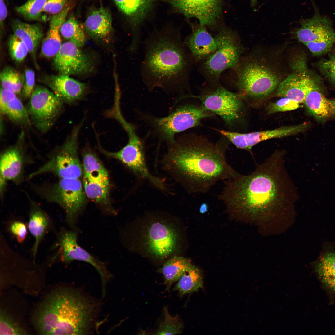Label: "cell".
I'll list each match as a JSON object with an SVG mask.
<instances>
[{"instance_id":"cell-1","label":"cell","mask_w":335,"mask_h":335,"mask_svg":"<svg viewBox=\"0 0 335 335\" xmlns=\"http://www.w3.org/2000/svg\"><path fill=\"white\" fill-rule=\"evenodd\" d=\"M285 153L276 151L248 175L238 172L224 180L218 198L235 214L269 212L291 208L298 199L285 166Z\"/></svg>"},{"instance_id":"cell-2","label":"cell","mask_w":335,"mask_h":335,"mask_svg":"<svg viewBox=\"0 0 335 335\" xmlns=\"http://www.w3.org/2000/svg\"><path fill=\"white\" fill-rule=\"evenodd\" d=\"M169 144L166 159L191 193H207L218 181L238 173L226 160L225 140L214 143L201 136H185Z\"/></svg>"},{"instance_id":"cell-3","label":"cell","mask_w":335,"mask_h":335,"mask_svg":"<svg viewBox=\"0 0 335 335\" xmlns=\"http://www.w3.org/2000/svg\"><path fill=\"white\" fill-rule=\"evenodd\" d=\"M144 44L141 73L148 89L159 87L168 92L189 91L194 64L179 32L170 29L155 31L149 35Z\"/></svg>"},{"instance_id":"cell-4","label":"cell","mask_w":335,"mask_h":335,"mask_svg":"<svg viewBox=\"0 0 335 335\" xmlns=\"http://www.w3.org/2000/svg\"><path fill=\"white\" fill-rule=\"evenodd\" d=\"M96 307L77 291L56 290L39 310L35 325L44 335H82L89 332L94 320Z\"/></svg>"},{"instance_id":"cell-5","label":"cell","mask_w":335,"mask_h":335,"mask_svg":"<svg viewBox=\"0 0 335 335\" xmlns=\"http://www.w3.org/2000/svg\"><path fill=\"white\" fill-rule=\"evenodd\" d=\"M229 70L227 78L242 100L267 96L280 83L278 73L263 59L242 56Z\"/></svg>"},{"instance_id":"cell-6","label":"cell","mask_w":335,"mask_h":335,"mask_svg":"<svg viewBox=\"0 0 335 335\" xmlns=\"http://www.w3.org/2000/svg\"><path fill=\"white\" fill-rule=\"evenodd\" d=\"M79 179L58 178L42 184H32L31 188L40 198L60 206L65 214L66 221L74 230L85 203V194Z\"/></svg>"},{"instance_id":"cell-7","label":"cell","mask_w":335,"mask_h":335,"mask_svg":"<svg viewBox=\"0 0 335 335\" xmlns=\"http://www.w3.org/2000/svg\"><path fill=\"white\" fill-rule=\"evenodd\" d=\"M83 119L75 126L61 145L55 146L41 165L28 176L27 180L50 174L58 178L79 179L83 171L78 153V139Z\"/></svg>"},{"instance_id":"cell-8","label":"cell","mask_w":335,"mask_h":335,"mask_svg":"<svg viewBox=\"0 0 335 335\" xmlns=\"http://www.w3.org/2000/svg\"><path fill=\"white\" fill-rule=\"evenodd\" d=\"M214 37L216 49L198 64L199 72L209 85L220 83L223 73L237 64L242 56L243 50L238 34L232 30L225 28Z\"/></svg>"},{"instance_id":"cell-9","label":"cell","mask_w":335,"mask_h":335,"mask_svg":"<svg viewBox=\"0 0 335 335\" xmlns=\"http://www.w3.org/2000/svg\"><path fill=\"white\" fill-rule=\"evenodd\" d=\"M207 85L199 95L187 96L199 99L203 107L219 115L228 126L231 127L236 125L243 113L242 100L236 93L230 91L221 83Z\"/></svg>"},{"instance_id":"cell-10","label":"cell","mask_w":335,"mask_h":335,"mask_svg":"<svg viewBox=\"0 0 335 335\" xmlns=\"http://www.w3.org/2000/svg\"><path fill=\"white\" fill-rule=\"evenodd\" d=\"M214 115L201 105L185 104L166 117L153 118L151 124L156 133L169 144L174 141L176 134L198 126L202 119Z\"/></svg>"},{"instance_id":"cell-11","label":"cell","mask_w":335,"mask_h":335,"mask_svg":"<svg viewBox=\"0 0 335 335\" xmlns=\"http://www.w3.org/2000/svg\"><path fill=\"white\" fill-rule=\"evenodd\" d=\"M26 107L31 124L42 133L48 132L61 114L64 103L51 91L37 86Z\"/></svg>"},{"instance_id":"cell-12","label":"cell","mask_w":335,"mask_h":335,"mask_svg":"<svg viewBox=\"0 0 335 335\" xmlns=\"http://www.w3.org/2000/svg\"><path fill=\"white\" fill-rule=\"evenodd\" d=\"M22 132L16 142L4 150L0 155V195L3 201L7 183L19 185L23 181L27 167L33 159L26 150Z\"/></svg>"},{"instance_id":"cell-13","label":"cell","mask_w":335,"mask_h":335,"mask_svg":"<svg viewBox=\"0 0 335 335\" xmlns=\"http://www.w3.org/2000/svg\"><path fill=\"white\" fill-rule=\"evenodd\" d=\"M128 134V141L119 151L109 152L100 148L106 156L117 159L130 169L137 176L146 179L157 187L166 189L163 181L150 172L146 164L143 147L132 125L125 129Z\"/></svg>"},{"instance_id":"cell-14","label":"cell","mask_w":335,"mask_h":335,"mask_svg":"<svg viewBox=\"0 0 335 335\" xmlns=\"http://www.w3.org/2000/svg\"><path fill=\"white\" fill-rule=\"evenodd\" d=\"M59 238L62 260L65 263L79 261L91 265L99 274L102 282V291L105 292V288L111 276L105 264L79 245L77 242V231L74 230L62 231Z\"/></svg>"},{"instance_id":"cell-15","label":"cell","mask_w":335,"mask_h":335,"mask_svg":"<svg viewBox=\"0 0 335 335\" xmlns=\"http://www.w3.org/2000/svg\"><path fill=\"white\" fill-rule=\"evenodd\" d=\"M169 1L174 7L187 17L196 18L200 24L220 30L217 24L221 15L222 0Z\"/></svg>"},{"instance_id":"cell-16","label":"cell","mask_w":335,"mask_h":335,"mask_svg":"<svg viewBox=\"0 0 335 335\" xmlns=\"http://www.w3.org/2000/svg\"><path fill=\"white\" fill-rule=\"evenodd\" d=\"M308 123L283 127L273 130L240 133L225 130H217L237 148L251 153L252 148L260 142L269 139L291 136L305 131Z\"/></svg>"},{"instance_id":"cell-17","label":"cell","mask_w":335,"mask_h":335,"mask_svg":"<svg viewBox=\"0 0 335 335\" xmlns=\"http://www.w3.org/2000/svg\"><path fill=\"white\" fill-rule=\"evenodd\" d=\"M178 236L171 225L161 222L151 224L145 235L147 250L156 258L163 259L173 253L177 248Z\"/></svg>"},{"instance_id":"cell-18","label":"cell","mask_w":335,"mask_h":335,"mask_svg":"<svg viewBox=\"0 0 335 335\" xmlns=\"http://www.w3.org/2000/svg\"><path fill=\"white\" fill-rule=\"evenodd\" d=\"M79 48L69 41L62 44L53 62L54 67L60 74H83L91 69L92 63L89 57Z\"/></svg>"},{"instance_id":"cell-19","label":"cell","mask_w":335,"mask_h":335,"mask_svg":"<svg viewBox=\"0 0 335 335\" xmlns=\"http://www.w3.org/2000/svg\"><path fill=\"white\" fill-rule=\"evenodd\" d=\"M303 67L280 83L277 88V96L287 97L301 104L304 103L309 92L318 88L314 80Z\"/></svg>"},{"instance_id":"cell-20","label":"cell","mask_w":335,"mask_h":335,"mask_svg":"<svg viewBox=\"0 0 335 335\" xmlns=\"http://www.w3.org/2000/svg\"><path fill=\"white\" fill-rule=\"evenodd\" d=\"M294 34L304 44L309 42L335 41V33L328 18L316 13L312 18L302 20Z\"/></svg>"},{"instance_id":"cell-21","label":"cell","mask_w":335,"mask_h":335,"mask_svg":"<svg viewBox=\"0 0 335 335\" xmlns=\"http://www.w3.org/2000/svg\"><path fill=\"white\" fill-rule=\"evenodd\" d=\"M191 27V33L183 41L196 65L211 55L217 46L214 37L205 26L199 23L192 25Z\"/></svg>"},{"instance_id":"cell-22","label":"cell","mask_w":335,"mask_h":335,"mask_svg":"<svg viewBox=\"0 0 335 335\" xmlns=\"http://www.w3.org/2000/svg\"><path fill=\"white\" fill-rule=\"evenodd\" d=\"M44 82L64 103L77 102L82 98L86 91L85 84L67 75H51L46 77Z\"/></svg>"},{"instance_id":"cell-23","label":"cell","mask_w":335,"mask_h":335,"mask_svg":"<svg viewBox=\"0 0 335 335\" xmlns=\"http://www.w3.org/2000/svg\"><path fill=\"white\" fill-rule=\"evenodd\" d=\"M70 8L69 5L66 6L61 12L51 17L47 34L42 42L41 54L44 57H54L59 51L62 44L60 28Z\"/></svg>"},{"instance_id":"cell-24","label":"cell","mask_w":335,"mask_h":335,"mask_svg":"<svg viewBox=\"0 0 335 335\" xmlns=\"http://www.w3.org/2000/svg\"><path fill=\"white\" fill-rule=\"evenodd\" d=\"M117 7L125 15L133 21V38L141 39L139 26L153 5L155 0H114Z\"/></svg>"},{"instance_id":"cell-25","label":"cell","mask_w":335,"mask_h":335,"mask_svg":"<svg viewBox=\"0 0 335 335\" xmlns=\"http://www.w3.org/2000/svg\"><path fill=\"white\" fill-rule=\"evenodd\" d=\"M24 193L29 204L28 226L31 234L35 238L32 250L33 257L35 258L39 244L47 230L49 220L47 214L38 204L27 193Z\"/></svg>"},{"instance_id":"cell-26","label":"cell","mask_w":335,"mask_h":335,"mask_svg":"<svg viewBox=\"0 0 335 335\" xmlns=\"http://www.w3.org/2000/svg\"><path fill=\"white\" fill-rule=\"evenodd\" d=\"M304 103L308 112L318 120L335 118V99L327 98L318 88L308 93Z\"/></svg>"},{"instance_id":"cell-27","label":"cell","mask_w":335,"mask_h":335,"mask_svg":"<svg viewBox=\"0 0 335 335\" xmlns=\"http://www.w3.org/2000/svg\"><path fill=\"white\" fill-rule=\"evenodd\" d=\"M12 28L13 34L25 44L29 53L36 63V51L44 36L42 26L38 24H29L15 20L12 23Z\"/></svg>"},{"instance_id":"cell-28","label":"cell","mask_w":335,"mask_h":335,"mask_svg":"<svg viewBox=\"0 0 335 335\" xmlns=\"http://www.w3.org/2000/svg\"><path fill=\"white\" fill-rule=\"evenodd\" d=\"M83 185L88 198L101 206L108 214H116L110 202L109 178L95 180L83 176Z\"/></svg>"},{"instance_id":"cell-29","label":"cell","mask_w":335,"mask_h":335,"mask_svg":"<svg viewBox=\"0 0 335 335\" xmlns=\"http://www.w3.org/2000/svg\"><path fill=\"white\" fill-rule=\"evenodd\" d=\"M84 26L92 36L100 38L106 37L112 29L111 14L106 9L100 7L93 11L87 17Z\"/></svg>"},{"instance_id":"cell-30","label":"cell","mask_w":335,"mask_h":335,"mask_svg":"<svg viewBox=\"0 0 335 335\" xmlns=\"http://www.w3.org/2000/svg\"><path fill=\"white\" fill-rule=\"evenodd\" d=\"M192 265L189 259L178 256L172 257L164 264L160 271L164 277L167 290L179 280Z\"/></svg>"},{"instance_id":"cell-31","label":"cell","mask_w":335,"mask_h":335,"mask_svg":"<svg viewBox=\"0 0 335 335\" xmlns=\"http://www.w3.org/2000/svg\"><path fill=\"white\" fill-rule=\"evenodd\" d=\"M203 285L200 271L192 265L178 281L173 290L177 291L181 296L198 291L202 288Z\"/></svg>"},{"instance_id":"cell-32","label":"cell","mask_w":335,"mask_h":335,"mask_svg":"<svg viewBox=\"0 0 335 335\" xmlns=\"http://www.w3.org/2000/svg\"><path fill=\"white\" fill-rule=\"evenodd\" d=\"M83 176L92 180L109 178L107 172L97 156L92 151L85 152L83 156Z\"/></svg>"},{"instance_id":"cell-33","label":"cell","mask_w":335,"mask_h":335,"mask_svg":"<svg viewBox=\"0 0 335 335\" xmlns=\"http://www.w3.org/2000/svg\"><path fill=\"white\" fill-rule=\"evenodd\" d=\"M62 36L78 47L83 46L86 41L85 35L82 27L74 16L71 14L60 28Z\"/></svg>"},{"instance_id":"cell-34","label":"cell","mask_w":335,"mask_h":335,"mask_svg":"<svg viewBox=\"0 0 335 335\" xmlns=\"http://www.w3.org/2000/svg\"><path fill=\"white\" fill-rule=\"evenodd\" d=\"M4 115L12 123L17 125L24 126L31 124L26 107L16 96L7 103Z\"/></svg>"},{"instance_id":"cell-35","label":"cell","mask_w":335,"mask_h":335,"mask_svg":"<svg viewBox=\"0 0 335 335\" xmlns=\"http://www.w3.org/2000/svg\"><path fill=\"white\" fill-rule=\"evenodd\" d=\"M0 79L1 87L16 95L21 94L25 82V75L12 67L7 66L1 71Z\"/></svg>"},{"instance_id":"cell-36","label":"cell","mask_w":335,"mask_h":335,"mask_svg":"<svg viewBox=\"0 0 335 335\" xmlns=\"http://www.w3.org/2000/svg\"><path fill=\"white\" fill-rule=\"evenodd\" d=\"M48 0H28L15 8L16 11L29 20H40L45 5Z\"/></svg>"},{"instance_id":"cell-37","label":"cell","mask_w":335,"mask_h":335,"mask_svg":"<svg viewBox=\"0 0 335 335\" xmlns=\"http://www.w3.org/2000/svg\"><path fill=\"white\" fill-rule=\"evenodd\" d=\"M164 319L156 332L157 335H176L181 333L183 323L179 316L169 314L167 307L164 308Z\"/></svg>"},{"instance_id":"cell-38","label":"cell","mask_w":335,"mask_h":335,"mask_svg":"<svg viewBox=\"0 0 335 335\" xmlns=\"http://www.w3.org/2000/svg\"><path fill=\"white\" fill-rule=\"evenodd\" d=\"M25 330L5 311L0 313V335H25Z\"/></svg>"},{"instance_id":"cell-39","label":"cell","mask_w":335,"mask_h":335,"mask_svg":"<svg viewBox=\"0 0 335 335\" xmlns=\"http://www.w3.org/2000/svg\"><path fill=\"white\" fill-rule=\"evenodd\" d=\"M8 46L11 57L17 62L20 63L23 61L29 53L25 44L13 34L9 38Z\"/></svg>"},{"instance_id":"cell-40","label":"cell","mask_w":335,"mask_h":335,"mask_svg":"<svg viewBox=\"0 0 335 335\" xmlns=\"http://www.w3.org/2000/svg\"><path fill=\"white\" fill-rule=\"evenodd\" d=\"M281 98L276 101L269 104L267 109L268 114L293 110L300 107V103L288 98Z\"/></svg>"},{"instance_id":"cell-41","label":"cell","mask_w":335,"mask_h":335,"mask_svg":"<svg viewBox=\"0 0 335 335\" xmlns=\"http://www.w3.org/2000/svg\"><path fill=\"white\" fill-rule=\"evenodd\" d=\"M316 269L320 277L335 273V253L325 254L316 265Z\"/></svg>"},{"instance_id":"cell-42","label":"cell","mask_w":335,"mask_h":335,"mask_svg":"<svg viewBox=\"0 0 335 335\" xmlns=\"http://www.w3.org/2000/svg\"><path fill=\"white\" fill-rule=\"evenodd\" d=\"M25 80L21 92L23 100L29 99L35 88V74L34 71L30 69H26L25 72Z\"/></svg>"},{"instance_id":"cell-43","label":"cell","mask_w":335,"mask_h":335,"mask_svg":"<svg viewBox=\"0 0 335 335\" xmlns=\"http://www.w3.org/2000/svg\"><path fill=\"white\" fill-rule=\"evenodd\" d=\"M321 69L332 83H335V56L320 64Z\"/></svg>"},{"instance_id":"cell-44","label":"cell","mask_w":335,"mask_h":335,"mask_svg":"<svg viewBox=\"0 0 335 335\" xmlns=\"http://www.w3.org/2000/svg\"><path fill=\"white\" fill-rule=\"evenodd\" d=\"M68 0H48L43 11L53 15L61 12L65 7Z\"/></svg>"},{"instance_id":"cell-45","label":"cell","mask_w":335,"mask_h":335,"mask_svg":"<svg viewBox=\"0 0 335 335\" xmlns=\"http://www.w3.org/2000/svg\"><path fill=\"white\" fill-rule=\"evenodd\" d=\"M10 230L19 242L21 243L24 241L27 234V227L24 223L19 221L14 222L11 226Z\"/></svg>"},{"instance_id":"cell-46","label":"cell","mask_w":335,"mask_h":335,"mask_svg":"<svg viewBox=\"0 0 335 335\" xmlns=\"http://www.w3.org/2000/svg\"><path fill=\"white\" fill-rule=\"evenodd\" d=\"M16 96V94L13 92L1 87L0 94L1 115H3L6 106L8 102Z\"/></svg>"},{"instance_id":"cell-47","label":"cell","mask_w":335,"mask_h":335,"mask_svg":"<svg viewBox=\"0 0 335 335\" xmlns=\"http://www.w3.org/2000/svg\"><path fill=\"white\" fill-rule=\"evenodd\" d=\"M320 277L327 287L335 291V273L325 275Z\"/></svg>"},{"instance_id":"cell-48","label":"cell","mask_w":335,"mask_h":335,"mask_svg":"<svg viewBox=\"0 0 335 335\" xmlns=\"http://www.w3.org/2000/svg\"><path fill=\"white\" fill-rule=\"evenodd\" d=\"M7 9L4 0H0V27L3 29L4 23L7 16Z\"/></svg>"},{"instance_id":"cell-49","label":"cell","mask_w":335,"mask_h":335,"mask_svg":"<svg viewBox=\"0 0 335 335\" xmlns=\"http://www.w3.org/2000/svg\"><path fill=\"white\" fill-rule=\"evenodd\" d=\"M208 209V206L206 203L202 204L199 208V211L200 213L203 214L206 212Z\"/></svg>"},{"instance_id":"cell-50","label":"cell","mask_w":335,"mask_h":335,"mask_svg":"<svg viewBox=\"0 0 335 335\" xmlns=\"http://www.w3.org/2000/svg\"><path fill=\"white\" fill-rule=\"evenodd\" d=\"M257 3V0H251V3L252 6H254Z\"/></svg>"}]
</instances>
